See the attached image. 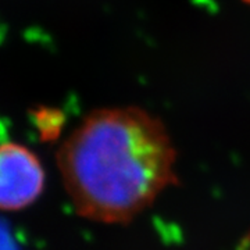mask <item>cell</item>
<instances>
[{
  "mask_svg": "<svg viewBox=\"0 0 250 250\" xmlns=\"http://www.w3.org/2000/svg\"><path fill=\"white\" fill-rule=\"evenodd\" d=\"M177 152L167 128L139 107L100 108L85 117L57 152L77 213L126 224L177 184Z\"/></svg>",
  "mask_w": 250,
  "mask_h": 250,
  "instance_id": "cell-1",
  "label": "cell"
},
{
  "mask_svg": "<svg viewBox=\"0 0 250 250\" xmlns=\"http://www.w3.org/2000/svg\"><path fill=\"white\" fill-rule=\"evenodd\" d=\"M45 188V170L22 143L0 139V210L17 211L32 205Z\"/></svg>",
  "mask_w": 250,
  "mask_h": 250,
  "instance_id": "cell-2",
  "label": "cell"
},
{
  "mask_svg": "<svg viewBox=\"0 0 250 250\" xmlns=\"http://www.w3.org/2000/svg\"><path fill=\"white\" fill-rule=\"evenodd\" d=\"M36 120L39 121L41 129L45 131V135L56 134L60 129L62 121H64L62 114L57 110H52V108L41 110V113L36 114Z\"/></svg>",
  "mask_w": 250,
  "mask_h": 250,
  "instance_id": "cell-3",
  "label": "cell"
},
{
  "mask_svg": "<svg viewBox=\"0 0 250 250\" xmlns=\"http://www.w3.org/2000/svg\"><path fill=\"white\" fill-rule=\"evenodd\" d=\"M238 250H250V232L248 233V236L243 239V242H242L241 248Z\"/></svg>",
  "mask_w": 250,
  "mask_h": 250,
  "instance_id": "cell-4",
  "label": "cell"
},
{
  "mask_svg": "<svg viewBox=\"0 0 250 250\" xmlns=\"http://www.w3.org/2000/svg\"><path fill=\"white\" fill-rule=\"evenodd\" d=\"M243 1H245V3H246L248 6H250V0H243Z\"/></svg>",
  "mask_w": 250,
  "mask_h": 250,
  "instance_id": "cell-5",
  "label": "cell"
}]
</instances>
